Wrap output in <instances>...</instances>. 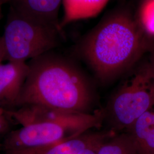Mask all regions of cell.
<instances>
[{"label":"cell","mask_w":154,"mask_h":154,"mask_svg":"<svg viewBox=\"0 0 154 154\" xmlns=\"http://www.w3.org/2000/svg\"><path fill=\"white\" fill-rule=\"evenodd\" d=\"M154 42L137 16L126 8L111 11L78 45L81 57L102 81H109L132 67Z\"/></svg>","instance_id":"cell-1"},{"label":"cell","mask_w":154,"mask_h":154,"mask_svg":"<svg viewBox=\"0 0 154 154\" xmlns=\"http://www.w3.org/2000/svg\"><path fill=\"white\" fill-rule=\"evenodd\" d=\"M28 64L29 74L18 107L36 105L66 112H90L91 88L72 61L49 51Z\"/></svg>","instance_id":"cell-2"},{"label":"cell","mask_w":154,"mask_h":154,"mask_svg":"<svg viewBox=\"0 0 154 154\" xmlns=\"http://www.w3.org/2000/svg\"><path fill=\"white\" fill-rule=\"evenodd\" d=\"M61 32L11 8L2 36L6 60L26 62L49 52L57 46Z\"/></svg>","instance_id":"cell-3"},{"label":"cell","mask_w":154,"mask_h":154,"mask_svg":"<svg viewBox=\"0 0 154 154\" xmlns=\"http://www.w3.org/2000/svg\"><path fill=\"white\" fill-rule=\"evenodd\" d=\"M154 109V94L142 67L116 91L108 114L115 130H127L144 113Z\"/></svg>","instance_id":"cell-4"},{"label":"cell","mask_w":154,"mask_h":154,"mask_svg":"<svg viewBox=\"0 0 154 154\" xmlns=\"http://www.w3.org/2000/svg\"><path fill=\"white\" fill-rule=\"evenodd\" d=\"M86 127L61 122H45L23 126L8 137L4 151L48 148L89 131Z\"/></svg>","instance_id":"cell-5"},{"label":"cell","mask_w":154,"mask_h":154,"mask_svg":"<svg viewBox=\"0 0 154 154\" xmlns=\"http://www.w3.org/2000/svg\"><path fill=\"white\" fill-rule=\"evenodd\" d=\"M6 112L22 126L39 122H61L92 129L100 126L103 119V114L99 112H70L36 105L22 106L17 110L6 111Z\"/></svg>","instance_id":"cell-6"},{"label":"cell","mask_w":154,"mask_h":154,"mask_svg":"<svg viewBox=\"0 0 154 154\" xmlns=\"http://www.w3.org/2000/svg\"><path fill=\"white\" fill-rule=\"evenodd\" d=\"M29 71L24 61L0 64V106L18 107Z\"/></svg>","instance_id":"cell-7"},{"label":"cell","mask_w":154,"mask_h":154,"mask_svg":"<svg viewBox=\"0 0 154 154\" xmlns=\"http://www.w3.org/2000/svg\"><path fill=\"white\" fill-rule=\"evenodd\" d=\"M11 8L23 16L54 26L61 31L58 14L63 0H8Z\"/></svg>","instance_id":"cell-8"},{"label":"cell","mask_w":154,"mask_h":154,"mask_svg":"<svg viewBox=\"0 0 154 154\" xmlns=\"http://www.w3.org/2000/svg\"><path fill=\"white\" fill-rule=\"evenodd\" d=\"M115 134L112 130L106 132L88 131L56 144L44 154H79L88 149L97 152L99 147Z\"/></svg>","instance_id":"cell-9"},{"label":"cell","mask_w":154,"mask_h":154,"mask_svg":"<svg viewBox=\"0 0 154 154\" xmlns=\"http://www.w3.org/2000/svg\"><path fill=\"white\" fill-rule=\"evenodd\" d=\"M138 154H154V111L140 116L126 130Z\"/></svg>","instance_id":"cell-10"},{"label":"cell","mask_w":154,"mask_h":154,"mask_svg":"<svg viewBox=\"0 0 154 154\" xmlns=\"http://www.w3.org/2000/svg\"><path fill=\"white\" fill-rule=\"evenodd\" d=\"M109 0H63V16L60 28L72 22L97 16L103 10Z\"/></svg>","instance_id":"cell-11"},{"label":"cell","mask_w":154,"mask_h":154,"mask_svg":"<svg viewBox=\"0 0 154 154\" xmlns=\"http://www.w3.org/2000/svg\"><path fill=\"white\" fill-rule=\"evenodd\" d=\"M97 154H138L129 135L126 132L115 134L103 143Z\"/></svg>","instance_id":"cell-12"},{"label":"cell","mask_w":154,"mask_h":154,"mask_svg":"<svg viewBox=\"0 0 154 154\" xmlns=\"http://www.w3.org/2000/svg\"><path fill=\"white\" fill-rule=\"evenodd\" d=\"M137 18L148 38H154V0L142 2Z\"/></svg>","instance_id":"cell-13"},{"label":"cell","mask_w":154,"mask_h":154,"mask_svg":"<svg viewBox=\"0 0 154 154\" xmlns=\"http://www.w3.org/2000/svg\"><path fill=\"white\" fill-rule=\"evenodd\" d=\"M149 60L142 67L149 80V85L154 95V43L149 50Z\"/></svg>","instance_id":"cell-14"},{"label":"cell","mask_w":154,"mask_h":154,"mask_svg":"<svg viewBox=\"0 0 154 154\" xmlns=\"http://www.w3.org/2000/svg\"><path fill=\"white\" fill-rule=\"evenodd\" d=\"M6 111L0 106V132L3 131L7 126Z\"/></svg>","instance_id":"cell-15"},{"label":"cell","mask_w":154,"mask_h":154,"mask_svg":"<svg viewBox=\"0 0 154 154\" xmlns=\"http://www.w3.org/2000/svg\"><path fill=\"white\" fill-rule=\"evenodd\" d=\"M4 60H6L5 49L2 36H0V64Z\"/></svg>","instance_id":"cell-16"},{"label":"cell","mask_w":154,"mask_h":154,"mask_svg":"<svg viewBox=\"0 0 154 154\" xmlns=\"http://www.w3.org/2000/svg\"><path fill=\"white\" fill-rule=\"evenodd\" d=\"M79 154H97V152L94 151L93 150L88 149V150H86V151L82 152L81 153Z\"/></svg>","instance_id":"cell-17"},{"label":"cell","mask_w":154,"mask_h":154,"mask_svg":"<svg viewBox=\"0 0 154 154\" xmlns=\"http://www.w3.org/2000/svg\"><path fill=\"white\" fill-rule=\"evenodd\" d=\"M5 0H0V19L1 18V6H2V4L3 3V2Z\"/></svg>","instance_id":"cell-18"},{"label":"cell","mask_w":154,"mask_h":154,"mask_svg":"<svg viewBox=\"0 0 154 154\" xmlns=\"http://www.w3.org/2000/svg\"><path fill=\"white\" fill-rule=\"evenodd\" d=\"M150 1V0H141V2H144V1Z\"/></svg>","instance_id":"cell-19"}]
</instances>
